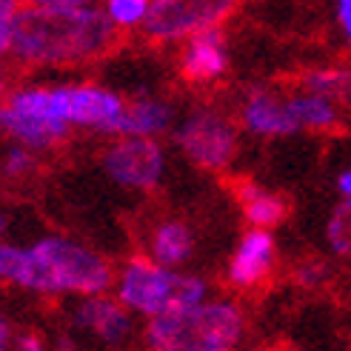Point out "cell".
<instances>
[{
  "instance_id": "1",
  "label": "cell",
  "mask_w": 351,
  "mask_h": 351,
  "mask_svg": "<svg viewBox=\"0 0 351 351\" xmlns=\"http://www.w3.org/2000/svg\"><path fill=\"white\" fill-rule=\"evenodd\" d=\"M120 29L97 6H23L12 55L23 66H83L109 55Z\"/></svg>"
},
{
  "instance_id": "2",
  "label": "cell",
  "mask_w": 351,
  "mask_h": 351,
  "mask_svg": "<svg viewBox=\"0 0 351 351\" xmlns=\"http://www.w3.org/2000/svg\"><path fill=\"white\" fill-rule=\"evenodd\" d=\"M114 269L100 252L66 237H40L32 245L0 243V283L38 294H106Z\"/></svg>"
},
{
  "instance_id": "3",
  "label": "cell",
  "mask_w": 351,
  "mask_h": 351,
  "mask_svg": "<svg viewBox=\"0 0 351 351\" xmlns=\"http://www.w3.org/2000/svg\"><path fill=\"white\" fill-rule=\"evenodd\" d=\"M245 335V314L234 300H203L149 317V351H234Z\"/></svg>"
},
{
  "instance_id": "4",
  "label": "cell",
  "mask_w": 351,
  "mask_h": 351,
  "mask_svg": "<svg viewBox=\"0 0 351 351\" xmlns=\"http://www.w3.org/2000/svg\"><path fill=\"white\" fill-rule=\"evenodd\" d=\"M9 106L38 120H58L66 126H83L109 134L123 112V97L103 86H32L9 95Z\"/></svg>"
},
{
  "instance_id": "5",
  "label": "cell",
  "mask_w": 351,
  "mask_h": 351,
  "mask_svg": "<svg viewBox=\"0 0 351 351\" xmlns=\"http://www.w3.org/2000/svg\"><path fill=\"white\" fill-rule=\"evenodd\" d=\"M114 291H117V300L129 311L157 317V314H166L171 308L203 303L208 286L206 280L195 274H180L154 263L152 257L137 254V257H129L126 266L120 269L114 280Z\"/></svg>"
},
{
  "instance_id": "6",
  "label": "cell",
  "mask_w": 351,
  "mask_h": 351,
  "mask_svg": "<svg viewBox=\"0 0 351 351\" xmlns=\"http://www.w3.org/2000/svg\"><path fill=\"white\" fill-rule=\"evenodd\" d=\"M237 9V0H152L143 34L152 43H183L206 29H217Z\"/></svg>"
},
{
  "instance_id": "7",
  "label": "cell",
  "mask_w": 351,
  "mask_h": 351,
  "mask_svg": "<svg viewBox=\"0 0 351 351\" xmlns=\"http://www.w3.org/2000/svg\"><path fill=\"white\" fill-rule=\"evenodd\" d=\"M174 143L197 169L223 171L232 166L240 137L229 117L215 109H197L174 129Z\"/></svg>"
},
{
  "instance_id": "8",
  "label": "cell",
  "mask_w": 351,
  "mask_h": 351,
  "mask_svg": "<svg viewBox=\"0 0 351 351\" xmlns=\"http://www.w3.org/2000/svg\"><path fill=\"white\" fill-rule=\"evenodd\" d=\"M100 166L117 186L149 191L163 180L166 154L154 137H120L103 152Z\"/></svg>"
},
{
  "instance_id": "9",
  "label": "cell",
  "mask_w": 351,
  "mask_h": 351,
  "mask_svg": "<svg viewBox=\"0 0 351 351\" xmlns=\"http://www.w3.org/2000/svg\"><path fill=\"white\" fill-rule=\"evenodd\" d=\"M75 326L86 335H92L103 346H123L132 335V314L117 297L106 294H89L83 297L80 306L75 308Z\"/></svg>"
},
{
  "instance_id": "10",
  "label": "cell",
  "mask_w": 351,
  "mask_h": 351,
  "mask_svg": "<svg viewBox=\"0 0 351 351\" xmlns=\"http://www.w3.org/2000/svg\"><path fill=\"white\" fill-rule=\"evenodd\" d=\"M226 69H229V51H226V38L220 26L206 29L186 40V49L180 55V77L186 83H215L226 75Z\"/></svg>"
},
{
  "instance_id": "11",
  "label": "cell",
  "mask_w": 351,
  "mask_h": 351,
  "mask_svg": "<svg viewBox=\"0 0 351 351\" xmlns=\"http://www.w3.org/2000/svg\"><path fill=\"white\" fill-rule=\"evenodd\" d=\"M277 245L269 229H252L240 237V245L229 263V283L237 289H257L274 269Z\"/></svg>"
},
{
  "instance_id": "12",
  "label": "cell",
  "mask_w": 351,
  "mask_h": 351,
  "mask_svg": "<svg viewBox=\"0 0 351 351\" xmlns=\"http://www.w3.org/2000/svg\"><path fill=\"white\" fill-rule=\"evenodd\" d=\"M240 123L260 137H289L300 132V123L294 120L289 100H280L266 89H254L245 95L240 106Z\"/></svg>"
},
{
  "instance_id": "13",
  "label": "cell",
  "mask_w": 351,
  "mask_h": 351,
  "mask_svg": "<svg viewBox=\"0 0 351 351\" xmlns=\"http://www.w3.org/2000/svg\"><path fill=\"white\" fill-rule=\"evenodd\" d=\"M234 195H237V203L243 208V217L249 226L254 229H277L280 223H286L289 215H291V203L277 195L271 189H263L257 183H234Z\"/></svg>"
},
{
  "instance_id": "14",
  "label": "cell",
  "mask_w": 351,
  "mask_h": 351,
  "mask_svg": "<svg viewBox=\"0 0 351 351\" xmlns=\"http://www.w3.org/2000/svg\"><path fill=\"white\" fill-rule=\"evenodd\" d=\"M69 129L72 126L58 123V120H38V117L21 114V112H14L9 103L6 106H0V132L14 137L17 143H23V146H29L34 152L58 146L60 140L69 137Z\"/></svg>"
},
{
  "instance_id": "15",
  "label": "cell",
  "mask_w": 351,
  "mask_h": 351,
  "mask_svg": "<svg viewBox=\"0 0 351 351\" xmlns=\"http://www.w3.org/2000/svg\"><path fill=\"white\" fill-rule=\"evenodd\" d=\"M146 252L154 263H160V266L178 269L195 254V232H191L189 223H183V220H160L149 232Z\"/></svg>"
},
{
  "instance_id": "16",
  "label": "cell",
  "mask_w": 351,
  "mask_h": 351,
  "mask_svg": "<svg viewBox=\"0 0 351 351\" xmlns=\"http://www.w3.org/2000/svg\"><path fill=\"white\" fill-rule=\"evenodd\" d=\"M171 106L160 100H134V103H126L120 112V117L112 123L109 134H117V137H157L160 132H166L171 126Z\"/></svg>"
},
{
  "instance_id": "17",
  "label": "cell",
  "mask_w": 351,
  "mask_h": 351,
  "mask_svg": "<svg viewBox=\"0 0 351 351\" xmlns=\"http://www.w3.org/2000/svg\"><path fill=\"white\" fill-rule=\"evenodd\" d=\"M289 109H291L294 120L300 123V129H311V132H328V129H335L340 120L335 100H328L323 95H311V92L289 97Z\"/></svg>"
},
{
  "instance_id": "18",
  "label": "cell",
  "mask_w": 351,
  "mask_h": 351,
  "mask_svg": "<svg viewBox=\"0 0 351 351\" xmlns=\"http://www.w3.org/2000/svg\"><path fill=\"white\" fill-rule=\"evenodd\" d=\"M306 86V92L311 95H323L328 100H348L351 97V69H311L300 77Z\"/></svg>"
},
{
  "instance_id": "19",
  "label": "cell",
  "mask_w": 351,
  "mask_h": 351,
  "mask_svg": "<svg viewBox=\"0 0 351 351\" xmlns=\"http://www.w3.org/2000/svg\"><path fill=\"white\" fill-rule=\"evenodd\" d=\"M152 0H106V14L112 17V23L117 29H134V26H143L146 14H149Z\"/></svg>"
},
{
  "instance_id": "20",
  "label": "cell",
  "mask_w": 351,
  "mask_h": 351,
  "mask_svg": "<svg viewBox=\"0 0 351 351\" xmlns=\"http://www.w3.org/2000/svg\"><path fill=\"white\" fill-rule=\"evenodd\" d=\"M34 166H38V157H34V149L17 143L6 152L3 157V174L12 180H21V178H29V174L34 171Z\"/></svg>"
},
{
  "instance_id": "21",
  "label": "cell",
  "mask_w": 351,
  "mask_h": 351,
  "mask_svg": "<svg viewBox=\"0 0 351 351\" xmlns=\"http://www.w3.org/2000/svg\"><path fill=\"white\" fill-rule=\"evenodd\" d=\"M21 0H0V58L12 55V38H14V23L21 14Z\"/></svg>"
},
{
  "instance_id": "22",
  "label": "cell",
  "mask_w": 351,
  "mask_h": 351,
  "mask_svg": "<svg viewBox=\"0 0 351 351\" xmlns=\"http://www.w3.org/2000/svg\"><path fill=\"white\" fill-rule=\"evenodd\" d=\"M326 277H328V269H326V263H320V260L303 263V266L297 269V283L300 286H320Z\"/></svg>"
},
{
  "instance_id": "23",
  "label": "cell",
  "mask_w": 351,
  "mask_h": 351,
  "mask_svg": "<svg viewBox=\"0 0 351 351\" xmlns=\"http://www.w3.org/2000/svg\"><path fill=\"white\" fill-rule=\"evenodd\" d=\"M337 3V21H340V29L346 34V40L351 46V0H335Z\"/></svg>"
},
{
  "instance_id": "24",
  "label": "cell",
  "mask_w": 351,
  "mask_h": 351,
  "mask_svg": "<svg viewBox=\"0 0 351 351\" xmlns=\"http://www.w3.org/2000/svg\"><path fill=\"white\" fill-rule=\"evenodd\" d=\"M14 351H49V348H46V343L38 335L26 331V335H21V337L14 340Z\"/></svg>"
},
{
  "instance_id": "25",
  "label": "cell",
  "mask_w": 351,
  "mask_h": 351,
  "mask_svg": "<svg viewBox=\"0 0 351 351\" xmlns=\"http://www.w3.org/2000/svg\"><path fill=\"white\" fill-rule=\"evenodd\" d=\"M29 6H92L97 0H26Z\"/></svg>"
},
{
  "instance_id": "26",
  "label": "cell",
  "mask_w": 351,
  "mask_h": 351,
  "mask_svg": "<svg viewBox=\"0 0 351 351\" xmlns=\"http://www.w3.org/2000/svg\"><path fill=\"white\" fill-rule=\"evenodd\" d=\"M9 348H14L12 346V323H9V317L0 314V351H9Z\"/></svg>"
},
{
  "instance_id": "27",
  "label": "cell",
  "mask_w": 351,
  "mask_h": 351,
  "mask_svg": "<svg viewBox=\"0 0 351 351\" xmlns=\"http://www.w3.org/2000/svg\"><path fill=\"white\" fill-rule=\"evenodd\" d=\"M337 191H340V197H351V169L340 171V178H337Z\"/></svg>"
},
{
  "instance_id": "28",
  "label": "cell",
  "mask_w": 351,
  "mask_h": 351,
  "mask_svg": "<svg viewBox=\"0 0 351 351\" xmlns=\"http://www.w3.org/2000/svg\"><path fill=\"white\" fill-rule=\"evenodd\" d=\"M6 95V77H3V72H0V97Z\"/></svg>"
},
{
  "instance_id": "29",
  "label": "cell",
  "mask_w": 351,
  "mask_h": 351,
  "mask_svg": "<svg viewBox=\"0 0 351 351\" xmlns=\"http://www.w3.org/2000/svg\"><path fill=\"white\" fill-rule=\"evenodd\" d=\"M6 226H9V220L3 217V212H0V234H3V232H6Z\"/></svg>"
}]
</instances>
